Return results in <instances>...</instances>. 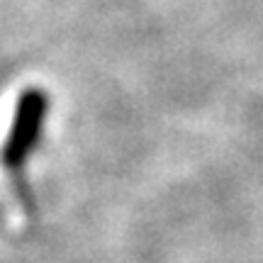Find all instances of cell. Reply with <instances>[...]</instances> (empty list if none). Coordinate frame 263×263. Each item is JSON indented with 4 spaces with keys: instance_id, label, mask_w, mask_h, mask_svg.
Wrapping results in <instances>:
<instances>
[{
    "instance_id": "cell-1",
    "label": "cell",
    "mask_w": 263,
    "mask_h": 263,
    "mask_svg": "<svg viewBox=\"0 0 263 263\" xmlns=\"http://www.w3.org/2000/svg\"><path fill=\"white\" fill-rule=\"evenodd\" d=\"M49 117V93L42 85H27L17 93L12 120L5 132V141L0 146V168L5 171L8 180L17 200L29 202V190L25 183V171L32 154L39 149L44 127Z\"/></svg>"
}]
</instances>
